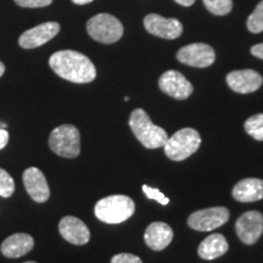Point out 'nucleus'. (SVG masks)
Wrapping results in <instances>:
<instances>
[{"label":"nucleus","mask_w":263,"mask_h":263,"mask_svg":"<svg viewBox=\"0 0 263 263\" xmlns=\"http://www.w3.org/2000/svg\"><path fill=\"white\" fill-rule=\"evenodd\" d=\"M201 144V137L194 128H183L168 138L164 144V153L173 161H183L196 153Z\"/></svg>","instance_id":"nucleus-4"},{"label":"nucleus","mask_w":263,"mask_h":263,"mask_svg":"<svg viewBox=\"0 0 263 263\" xmlns=\"http://www.w3.org/2000/svg\"><path fill=\"white\" fill-rule=\"evenodd\" d=\"M236 234L246 245H254L263 233V215L258 211H249L239 217L235 224Z\"/></svg>","instance_id":"nucleus-9"},{"label":"nucleus","mask_w":263,"mask_h":263,"mask_svg":"<svg viewBox=\"0 0 263 263\" xmlns=\"http://www.w3.org/2000/svg\"><path fill=\"white\" fill-rule=\"evenodd\" d=\"M143 192L147 197H149V199L156 200V201L161 203V205H163V206L168 205L170 199H168V197L164 196L159 189L151 188V186H147V185H143Z\"/></svg>","instance_id":"nucleus-24"},{"label":"nucleus","mask_w":263,"mask_h":263,"mask_svg":"<svg viewBox=\"0 0 263 263\" xmlns=\"http://www.w3.org/2000/svg\"><path fill=\"white\" fill-rule=\"evenodd\" d=\"M159 87L164 94L170 95L178 100H184L189 98L193 93V85L184 76L178 71L170 70L161 76L159 80Z\"/></svg>","instance_id":"nucleus-12"},{"label":"nucleus","mask_w":263,"mask_h":263,"mask_svg":"<svg viewBox=\"0 0 263 263\" xmlns=\"http://www.w3.org/2000/svg\"><path fill=\"white\" fill-rule=\"evenodd\" d=\"M129 127L137 139L147 149H157L166 144L168 136L166 130L153 123L143 108H137L130 115Z\"/></svg>","instance_id":"nucleus-2"},{"label":"nucleus","mask_w":263,"mask_h":263,"mask_svg":"<svg viewBox=\"0 0 263 263\" xmlns=\"http://www.w3.org/2000/svg\"><path fill=\"white\" fill-rule=\"evenodd\" d=\"M230 89L240 94H249L258 90L263 83L262 76L254 70L233 71L227 76Z\"/></svg>","instance_id":"nucleus-14"},{"label":"nucleus","mask_w":263,"mask_h":263,"mask_svg":"<svg viewBox=\"0 0 263 263\" xmlns=\"http://www.w3.org/2000/svg\"><path fill=\"white\" fill-rule=\"evenodd\" d=\"M229 246L222 234H212L207 236L199 246L197 254L203 259H215L227 254Z\"/></svg>","instance_id":"nucleus-19"},{"label":"nucleus","mask_w":263,"mask_h":263,"mask_svg":"<svg viewBox=\"0 0 263 263\" xmlns=\"http://www.w3.org/2000/svg\"><path fill=\"white\" fill-rule=\"evenodd\" d=\"M9 143V132L0 128V150L4 149Z\"/></svg>","instance_id":"nucleus-27"},{"label":"nucleus","mask_w":263,"mask_h":263,"mask_svg":"<svg viewBox=\"0 0 263 263\" xmlns=\"http://www.w3.org/2000/svg\"><path fill=\"white\" fill-rule=\"evenodd\" d=\"M24 263H37V262H34V261H27V262H24Z\"/></svg>","instance_id":"nucleus-32"},{"label":"nucleus","mask_w":263,"mask_h":263,"mask_svg":"<svg viewBox=\"0 0 263 263\" xmlns=\"http://www.w3.org/2000/svg\"><path fill=\"white\" fill-rule=\"evenodd\" d=\"M203 4L211 14L217 16L228 15L233 9L232 0H203Z\"/></svg>","instance_id":"nucleus-21"},{"label":"nucleus","mask_w":263,"mask_h":263,"mask_svg":"<svg viewBox=\"0 0 263 263\" xmlns=\"http://www.w3.org/2000/svg\"><path fill=\"white\" fill-rule=\"evenodd\" d=\"M4 72H5V66H4V64H3L2 61H0V77H2V76L4 74Z\"/></svg>","instance_id":"nucleus-31"},{"label":"nucleus","mask_w":263,"mask_h":263,"mask_svg":"<svg viewBox=\"0 0 263 263\" xmlns=\"http://www.w3.org/2000/svg\"><path fill=\"white\" fill-rule=\"evenodd\" d=\"M34 240L26 233H16L6 238L0 246L2 254L8 258H18L32 251Z\"/></svg>","instance_id":"nucleus-16"},{"label":"nucleus","mask_w":263,"mask_h":263,"mask_svg":"<svg viewBox=\"0 0 263 263\" xmlns=\"http://www.w3.org/2000/svg\"><path fill=\"white\" fill-rule=\"evenodd\" d=\"M26 192L32 197L33 201L43 203L50 197V189L45 176L37 167H29L22 176Z\"/></svg>","instance_id":"nucleus-13"},{"label":"nucleus","mask_w":263,"mask_h":263,"mask_svg":"<svg viewBox=\"0 0 263 263\" xmlns=\"http://www.w3.org/2000/svg\"><path fill=\"white\" fill-rule=\"evenodd\" d=\"M49 146L59 156L74 159L81 153L80 130L72 124L57 127L49 137Z\"/></svg>","instance_id":"nucleus-5"},{"label":"nucleus","mask_w":263,"mask_h":263,"mask_svg":"<svg viewBox=\"0 0 263 263\" xmlns=\"http://www.w3.org/2000/svg\"><path fill=\"white\" fill-rule=\"evenodd\" d=\"M87 31L94 41L112 44L122 38L123 26L112 15L99 14L87 22Z\"/></svg>","instance_id":"nucleus-6"},{"label":"nucleus","mask_w":263,"mask_h":263,"mask_svg":"<svg viewBox=\"0 0 263 263\" xmlns=\"http://www.w3.org/2000/svg\"><path fill=\"white\" fill-rule=\"evenodd\" d=\"M71 2L77 5H85V4H89V3L93 2V0H71Z\"/></svg>","instance_id":"nucleus-30"},{"label":"nucleus","mask_w":263,"mask_h":263,"mask_svg":"<svg viewBox=\"0 0 263 263\" xmlns=\"http://www.w3.org/2000/svg\"><path fill=\"white\" fill-rule=\"evenodd\" d=\"M248 28L251 33L263 32V0L256 6L251 15L248 18Z\"/></svg>","instance_id":"nucleus-22"},{"label":"nucleus","mask_w":263,"mask_h":263,"mask_svg":"<svg viewBox=\"0 0 263 263\" xmlns=\"http://www.w3.org/2000/svg\"><path fill=\"white\" fill-rule=\"evenodd\" d=\"M94 212L101 222L107 224H118L133 216L136 212V203L129 196L111 195L99 200Z\"/></svg>","instance_id":"nucleus-3"},{"label":"nucleus","mask_w":263,"mask_h":263,"mask_svg":"<svg viewBox=\"0 0 263 263\" xmlns=\"http://www.w3.org/2000/svg\"><path fill=\"white\" fill-rule=\"evenodd\" d=\"M251 54L254 55V57L262 59L263 60V43H261V44H257V45H254V47L251 48Z\"/></svg>","instance_id":"nucleus-28"},{"label":"nucleus","mask_w":263,"mask_h":263,"mask_svg":"<svg viewBox=\"0 0 263 263\" xmlns=\"http://www.w3.org/2000/svg\"><path fill=\"white\" fill-rule=\"evenodd\" d=\"M173 239V230L163 222L151 223L145 230L144 240L150 249L161 251L171 244Z\"/></svg>","instance_id":"nucleus-17"},{"label":"nucleus","mask_w":263,"mask_h":263,"mask_svg":"<svg viewBox=\"0 0 263 263\" xmlns=\"http://www.w3.org/2000/svg\"><path fill=\"white\" fill-rule=\"evenodd\" d=\"M15 192V182L5 170L0 168V196L10 197Z\"/></svg>","instance_id":"nucleus-23"},{"label":"nucleus","mask_w":263,"mask_h":263,"mask_svg":"<svg viewBox=\"0 0 263 263\" xmlns=\"http://www.w3.org/2000/svg\"><path fill=\"white\" fill-rule=\"evenodd\" d=\"M177 59L184 65L203 68L209 67L215 62L216 54L210 45L203 44V43H194L180 49L177 52Z\"/></svg>","instance_id":"nucleus-8"},{"label":"nucleus","mask_w":263,"mask_h":263,"mask_svg":"<svg viewBox=\"0 0 263 263\" xmlns=\"http://www.w3.org/2000/svg\"><path fill=\"white\" fill-rule=\"evenodd\" d=\"M14 2L21 8H45L49 6L52 3V0H14Z\"/></svg>","instance_id":"nucleus-25"},{"label":"nucleus","mask_w":263,"mask_h":263,"mask_svg":"<svg viewBox=\"0 0 263 263\" xmlns=\"http://www.w3.org/2000/svg\"><path fill=\"white\" fill-rule=\"evenodd\" d=\"M244 127L249 136H251L256 140H263V114L250 117L249 120H246Z\"/></svg>","instance_id":"nucleus-20"},{"label":"nucleus","mask_w":263,"mask_h":263,"mask_svg":"<svg viewBox=\"0 0 263 263\" xmlns=\"http://www.w3.org/2000/svg\"><path fill=\"white\" fill-rule=\"evenodd\" d=\"M144 27L150 34L163 39H177L183 33V25L177 18L150 14L144 18Z\"/></svg>","instance_id":"nucleus-10"},{"label":"nucleus","mask_w":263,"mask_h":263,"mask_svg":"<svg viewBox=\"0 0 263 263\" xmlns=\"http://www.w3.org/2000/svg\"><path fill=\"white\" fill-rule=\"evenodd\" d=\"M174 2L178 3L182 6H192L195 3V0H174Z\"/></svg>","instance_id":"nucleus-29"},{"label":"nucleus","mask_w":263,"mask_h":263,"mask_svg":"<svg viewBox=\"0 0 263 263\" xmlns=\"http://www.w3.org/2000/svg\"><path fill=\"white\" fill-rule=\"evenodd\" d=\"M60 32L58 22H45L22 33L18 38L20 47L24 49H34L51 41Z\"/></svg>","instance_id":"nucleus-11"},{"label":"nucleus","mask_w":263,"mask_h":263,"mask_svg":"<svg viewBox=\"0 0 263 263\" xmlns=\"http://www.w3.org/2000/svg\"><path fill=\"white\" fill-rule=\"evenodd\" d=\"M229 219V211L226 207H211L192 213L188 218L190 228L199 232H210L226 224Z\"/></svg>","instance_id":"nucleus-7"},{"label":"nucleus","mask_w":263,"mask_h":263,"mask_svg":"<svg viewBox=\"0 0 263 263\" xmlns=\"http://www.w3.org/2000/svg\"><path fill=\"white\" fill-rule=\"evenodd\" d=\"M49 65L59 77L72 83H90L97 77V68L90 59L74 50L54 52Z\"/></svg>","instance_id":"nucleus-1"},{"label":"nucleus","mask_w":263,"mask_h":263,"mask_svg":"<svg viewBox=\"0 0 263 263\" xmlns=\"http://www.w3.org/2000/svg\"><path fill=\"white\" fill-rule=\"evenodd\" d=\"M59 232L66 241L84 245L90 240V232L83 221L73 216H66L59 223Z\"/></svg>","instance_id":"nucleus-15"},{"label":"nucleus","mask_w":263,"mask_h":263,"mask_svg":"<svg viewBox=\"0 0 263 263\" xmlns=\"http://www.w3.org/2000/svg\"><path fill=\"white\" fill-rule=\"evenodd\" d=\"M111 263H143L141 259L136 255L132 254H118L114 256Z\"/></svg>","instance_id":"nucleus-26"},{"label":"nucleus","mask_w":263,"mask_h":263,"mask_svg":"<svg viewBox=\"0 0 263 263\" xmlns=\"http://www.w3.org/2000/svg\"><path fill=\"white\" fill-rule=\"evenodd\" d=\"M233 197L239 202H255L263 199V180L246 178L240 180L233 189Z\"/></svg>","instance_id":"nucleus-18"}]
</instances>
